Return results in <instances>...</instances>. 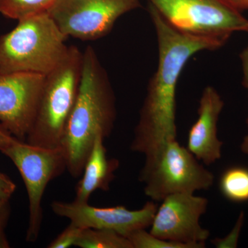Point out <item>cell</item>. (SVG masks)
I'll use <instances>...</instances> for the list:
<instances>
[{
    "label": "cell",
    "mask_w": 248,
    "mask_h": 248,
    "mask_svg": "<svg viewBox=\"0 0 248 248\" xmlns=\"http://www.w3.org/2000/svg\"><path fill=\"white\" fill-rule=\"evenodd\" d=\"M222 195L233 203L248 202V168L236 166L228 168L219 179Z\"/></svg>",
    "instance_id": "14"
},
{
    "label": "cell",
    "mask_w": 248,
    "mask_h": 248,
    "mask_svg": "<svg viewBox=\"0 0 248 248\" xmlns=\"http://www.w3.org/2000/svg\"><path fill=\"white\" fill-rule=\"evenodd\" d=\"M45 77L0 73V124L20 141H26L33 124Z\"/></svg>",
    "instance_id": "10"
},
{
    "label": "cell",
    "mask_w": 248,
    "mask_h": 248,
    "mask_svg": "<svg viewBox=\"0 0 248 248\" xmlns=\"http://www.w3.org/2000/svg\"><path fill=\"white\" fill-rule=\"evenodd\" d=\"M115 117L110 82L94 49L89 47L83 53L79 92L60 144L72 177L82 174L96 138L110 136Z\"/></svg>",
    "instance_id": "2"
},
{
    "label": "cell",
    "mask_w": 248,
    "mask_h": 248,
    "mask_svg": "<svg viewBox=\"0 0 248 248\" xmlns=\"http://www.w3.org/2000/svg\"><path fill=\"white\" fill-rule=\"evenodd\" d=\"M57 0H0V14L9 19L22 18L45 12Z\"/></svg>",
    "instance_id": "16"
},
{
    "label": "cell",
    "mask_w": 248,
    "mask_h": 248,
    "mask_svg": "<svg viewBox=\"0 0 248 248\" xmlns=\"http://www.w3.org/2000/svg\"><path fill=\"white\" fill-rule=\"evenodd\" d=\"M242 66L243 79L242 85L248 91V45L246 46L239 55ZM246 125L248 130V115L246 119Z\"/></svg>",
    "instance_id": "22"
},
{
    "label": "cell",
    "mask_w": 248,
    "mask_h": 248,
    "mask_svg": "<svg viewBox=\"0 0 248 248\" xmlns=\"http://www.w3.org/2000/svg\"><path fill=\"white\" fill-rule=\"evenodd\" d=\"M214 179L213 173L177 140L168 141L156 154L146 158L139 177L144 184L145 195L155 202L174 194L208 190Z\"/></svg>",
    "instance_id": "5"
},
{
    "label": "cell",
    "mask_w": 248,
    "mask_h": 248,
    "mask_svg": "<svg viewBox=\"0 0 248 248\" xmlns=\"http://www.w3.org/2000/svg\"><path fill=\"white\" fill-rule=\"evenodd\" d=\"M83 53L70 46L66 58L45 77L33 124L26 142L41 148L60 147L79 92Z\"/></svg>",
    "instance_id": "4"
},
{
    "label": "cell",
    "mask_w": 248,
    "mask_h": 248,
    "mask_svg": "<svg viewBox=\"0 0 248 248\" xmlns=\"http://www.w3.org/2000/svg\"><path fill=\"white\" fill-rule=\"evenodd\" d=\"M82 230L83 228L70 223V224L48 244L47 248H68L75 246Z\"/></svg>",
    "instance_id": "18"
},
{
    "label": "cell",
    "mask_w": 248,
    "mask_h": 248,
    "mask_svg": "<svg viewBox=\"0 0 248 248\" xmlns=\"http://www.w3.org/2000/svg\"><path fill=\"white\" fill-rule=\"evenodd\" d=\"M0 152L12 161L25 184L29 204L26 240L35 242L43 220L42 202L46 188L49 183L67 170L66 156L60 147L41 148L17 139Z\"/></svg>",
    "instance_id": "7"
},
{
    "label": "cell",
    "mask_w": 248,
    "mask_h": 248,
    "mask_svg": "<svg viewBox=\"0 0 248 248\" xmlns=\"http://www.w3.org/2000/svg\"><path fill=\"white\" fill-rule=\"evenodd\" d=\"M67 38L47 11L19 19L0 36V73L47 76L66 58Z\"/></svg>",
    "instance_id": "3"
},
{
    "label": "cell",
    "mask_w": 248,
    "mask_h": 248,
    "mask_svg": "<svg viewBox=\"0 0 248 248\" xmlns=\"http://www.w3.org/2000/svg\"><path fill=\"white\" fill-rule=\"evenodd\" d=\"M169 24L188 35L223 46L236 32H246L248 19L230 0H148Z\"/></svg>",
    "instance_id": "6"
},
{
    "label": "cell",
    "mask_w": 248,
    "mask_h": 248,
    "mask_svg": "<svg viewBox=\"0 0 248 248\" xmlns=\"http://www.w3.org/2000/svg\"><path fill=\"white\" fill-rule=\"evenodd\" d=\"M104 140L102 137H97L94 141L85 164L82 177L76 186L75 202L89 203L93 192L110 190V183L115 179L120 161L115 158H108Z\"/></svg>",
    "instance_id": "13"
},
{
    "label": "cell",
    "mask_w": 248,
    "mask_h": 248,
    "mask_svg": "<svg viewBox=\"0 0 248 248\" xmlns=\"http://www.w3.org/2000/svg\"><path fill=\"white\" fill-rule=\"evenodd\" d=\"M127 238L133 248H194L190 245L160 239L147 232L146 229L133 232Z\"/></svg>",
    "instance_id": "17"
},
{
    "label": "cell",
    "mask_w": 248,
    "mask_h": 248,
    "mask_svg": "<svg viewBox=\"0 0 248 248\" xmlns=\"http://www.w3.org/2000/svg\"><path fill=\"white\" fill-rule=\"evenodd\" d=\"M16 187V184L6 174L0 172V208L9 205Z\"/></svg>",
    "instance_id": "20"
},
{
    "label": "cell",
    "mask_w": 248,
    "mask_h": 248,
    "mask_svg": "<svg viewBox=\"0 0 248 248\" xmlns=\"http://www.w3.org/2000/svg\"><path fill=\"white\" fill-rule=\"evenodd\" d=\"M158 205L154 201L146 202L141 208L130 210L123 205L98 208L89 203L55 201L51 209L55 215L70 220L83 228L107 230L127 236L133 232L151 227Z\"/></svg>",
    "instance_id": "11"
},
{
    "label": "cell",
    "mask_w": 248,
    "mask_h": 248,
    "mask_svg": "<svg viewBox=\"0 0 248 248\" xmlns=\"http://www.w3.org/2000/svg\"><path fill=\"white\" fill-rule=\"evenodd\" d=\"M80 248H133L128 238L107 230L84 228L75 244Z\"/></svg>",
    "instance_id": "15"
},
{
    "label": "cell",
    "mask_w": 248,
    "mask_h": 248,
    "mask_svg": "<svg viewBox=\"0 0 248 248\" xmlns=\"http://www.w3.org/2000/svg\"><path fill=\"white\" fill-rule=\"evenodd\" d=\"M140 6V0H57L47 12L67 37L94 40Z\"/></svg>",
    "instance_id": "8"
},
{
    "label": "cell",
    "mask_w": 248,
    "mask_h": 248,
    "mask_svg": "<svg viewBox=\"0 0 248 248\" xmlns=\"http://www.w3.org/2000/svg\"><path fill=\"white\" fill-rule=\"evenodd\" d=\"M245 221L244 212H241L238 217L236 224L232 228L231 232L224 238L222 239H215L212 240V244L217 248H236L238 246V242L241 229L244 226Z\"/></svg>",
    "instance_id": "19"
},
{
    "label": "cell",
    "mask_w": 248,
    "mask_h": 248,
    "mask_svg": "<svg viewBox=\"0 0 248 248\" xmlns=\"http://www.w3.org/2000/svg\"><path fill=\"white\" fill-rule=\"evenodd\" d=\"M223 107L224 102L217 90L205 87L200 98L198 118L189 130L187 148L206 166L221 158L223 143L217 136V124Z\"/></svg>",
    "instance_id": "12"
},
{
    "label": "cell",
    "mask_w": 248,
    "mask_h": 248,
    "mask_svg": "<svg viewBox=\"0 0 248 248\" xmlns=\"http://www.w3.org/2000/svg\"><path fill=\"white\" fill-rule=\"evenodd\" d=\"M148 12L156 31L158 65L150 80L130 149L148 158L168 141L177 140L178 81L187 62L202 50L221 48L215 41L184 33L172 27L151 5Z\"/></svg>",
    "instance_id": "1"
},
{
    "label": "cell",
    "mask_w": 248,
    "mask_h": 248,
    "mask_svg": "<svg viewBox=\"0 0 248 248\" xmlns=\"http://www.w3.org/2000/svg\"><path fill=\"white\" fill-rule=\"evenodd\" d=\"M241 151L244 154L248 156V135L244 137L243 141L241 142V146H240Z\"/></svg>",
    "instance_id": "25"
},
{
    "label": "cell",
    "mask_w": 248,
    "mask_h": 248,
    "mask_svg": "<svg viewBox=\"0 0 248 248\" xmlns=\"http://www.w3.org/2000/svg\"><path fill=\"white\" fill-rule=\"evenodd\" d=\"M10 216V205L0 208V248H9L10 244L6 235V228Z\"/></svg>",
    "instance_id": "21"
},
{
    "label": "cell",
    "mask_w": 248,
    "mask_h": 248,
    "mask_svg": "<svg viewBox=\"0 0 248 248\" xmlns=\"http://www.w3.org/2000/svg\"><path fill=\"white\" fill-rule=\"evenodd\" d=\"M236 9L243 11L248 9V0H230Z\"/></svg>",
    "instance_id": "24"
},
{
    "label": "cell",
    "mask_w": 248,
    "mask_h": 248,
    "mask_svg": "<svg viewBox=\"0 0 248 248\" xmlns=\"http://www.w3.org/2000/svg\"><path fill=\"white\" fill-rule=\"evenodd\" d=\"M17 138L13 136L8 130L0 124V151L10 146L11 143H14ZM18 140V139H17Z\"/></svg>",
    "instance_id": "23"
},
{
    "label": "cell",
    "mask_w": 248,
    "mask_h": 248,
    "mask_svg": "<svg viewBox=\"0 0 248 248\" xmlns=\"http://www.w3.org/2000/svg\"><path fill=\"white\" fill-rule=\"evenodd\" d=\"M208 205L206 198L195 194L168 196L158 206L149 232L166 241L205 248L210 232L201 226L200 220Z\"/></svg>",
    "instance_id": "9"
},
{
    "label": "cell",
    "mask_w": 248,
    "mask_h": 248,
    "mask_svg": "<svg viewBox=\"0 0 248 248\" xmlns=\"http://www.w3.org/2000/svg\"><path fill=\"white\" fill-rule=\"evenodd\" d=\"M246 32H248V28L247 31H246Z\"/></svg>",
    "instance_id": "26"
}]
</instances>
